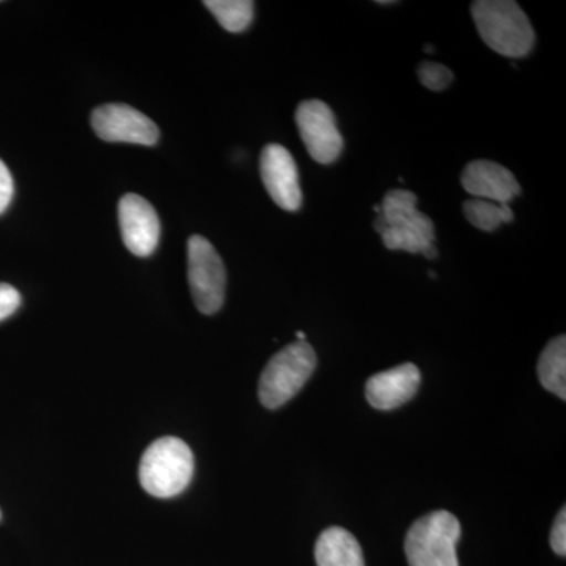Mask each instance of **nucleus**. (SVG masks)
<instances>
[{
    "instance_id": "obj_7",
    "label": "nucleus",
    "mask_w": 566,
    "mask_h": 566,
    "mask_svg": "<svg viewBox=\"0 0 566 566\" xmlns=\"http://www.w3.org/2000/svg\"><path fill=\"white\" fill-rule=\"evenodd\" d=\"M294 118L308 155L319 164L337 161L344 150V137L333 109L319 99H307L297 106Z\"/></svg>"
},
{
    "instance_id": "obj_10",
    "label": "nucleus",
    "mask_w": 566,
    "mask_h": 566,
    "mask_svg": "<svg viewBox=\"0 0 566 566\" xmlns=\"http://www.w3.org/2000/svg\"><path fill=\"white\" fill-rule=\"evenodd\" d=\"M123 243L137 256H148L158 248L161 223L158 212L144 197L126 193L118 203Z\"/></svg>"
},
{
    "instance_id": "obj_2",
    "label": "nucleus",
    "mask_w": 566,
    "mask_h": 566,
    "mask_svg": "<svg viewBox=\"0 0 566 566\" xmlns=\"http://www.w3.org/2000/svg\"><path fill=\"white\" fill-rule=\"evenodd\" d=\"M471 13L480 36L497 54L526 57L534 50V28L513 0H479L472 3Z\"/></svg>"
},
{
    "instance_id": "obj_5",
    "label": "nucleus",
    "mask_w": 566,
    "mask_h": 566,
    "mask_svg": "<svg viewBox=\"0 0 566 566\" xmlns=\"http://www.w3.org/2000/svg\"><path fill=\"white\" fill-rule=\"evenodd\" d=\"M316 363L314 348L307 342H294L271 357L259 382L264 408L277 409L289 403L312 378Z\"/></svg>"
},
{
    "instance_id": "obj_11",
    "label": "nucleus",
    "mask_w": 566,
    "mask_h": 566,
    "mask_svg": "<svg viewBox=\"0 0 566 566\" xmlns=\"http://www.w3.org/2000/svg\"><path fill=\"white\" fill-rule=\"evenodd\" d=\"M420 375L415 364L398 365L390 370L371 376L365 387L367 401L379 411H392L411 401L419 392Z\"/></svg>"
},
{
    "instance_id": "obj_21",
    "label": "nucleus",
    "mask_w": 566,
    "mask_h": 566,
    "mask_svg": "<svg viewBox=\"0 0 566 566\" xmlns=\"http://www.w3.org/2000/svg\"><path fill=\"white\" fill-rule=\"evenodd\" d=\"M297 342H305V335L303 331H300V333L296 334Z\"/></svg>"
},
{
    "instance_id": "obj_8",
    "label": "nucleus",
    "mask_w": 566,
    "mask_h": 566,
    "mask_svg": "<svg viewBox=\"0 0 566 566\" xmlns=\"http://www.w3.org/2000/svg\"><path fill=\"white\" fill-rule=\"evenodd\" d=\"M96 136L106 142L151 147L159 139V128L147 115L126 104H104L92 114Z\"/></svg>"
},
{
    "instance_id": "obj_16",
    "label": "nucleus",
    "mask_w": 566,
    "mask_h": 566,
    "mask_svg": "<svg viewBox=\"0 0 566 566\" xmlns=\"http://www.w3.org/2000/svg\"><path fill=\"white\" fill-rule=\"evenodd\" d=\"M205 7L226 31L240 33L251 25L255 3L251 0H207Z\"/></svg>"
},
{
    "instance_id": "obj_15",
    "label": "nucleus",
    "mask_w": 566,
    "mask_h": 566,
    "mask_svg": "<svg viewBox=\"0 0 566 566\" xmlns=\"http://www.w3.org/2000/svg\"><path fill=\"white\" fill-rule=\"evenodd\" d=\"M463 208L469 223L483 232H494L502 223H510L515 219L510 205L491 200L471 199L464 202Z\"/></svg>"
},
{
    "instance_id": "obj_9",
    "label": "nucleus",
    "mask_w": 566,
    "mask_h": 566,
    "mask_svg": "<svg viewBox=\"0 0 566 566\" xmlns=\"http://www.w3.org/2000/svg\"><path fill=\"white\" fill-rule=\"evenodd\" d=\"M260 172L264 188L282 210H300L303 192L292 153L279 144L266 145L260 158Z\"/></svg>"
},
{
    "instance_id": "obj_24",
    "label": "nucleus",
    "mask_w": 566,
    "mask_h": 566,
    "mask_svg": "<svg viewBox=\"0 0 566 566\" xmlns=\"http://www.w3.org/2000/svg\"><path fill=\"white\" fill-rule=\"evenodd\" d=\"M0 516H2V515H0Z\"/></svg>"
},
{
    "instance_id": "obj_22",
    "label": "nucleus",
    "mask_w": 566,
    "mask_h": 566,
    "mask_svg": "<svg viewBox=\"0 0 566 566\" xmlns=\"http://www.w3.org/2000/svg\"><path fill=\"white\" fill-rule=\"evenodd\" d=\"M434 48L433 46H430V44H427V46H424V52H434Z\"/></svg>"
},
{
    "instance_id": "obj_1",
    "label": "nucleus",
    "mask_w": 566,
    "mask_h": 566,
    "mask_svg": "<svg viewBox=\"0 0 566 566\" xmlns=\"http://www.w3.org/2000/svg\"><path fill=\"white\" fill-rule=\"evenodd\" d=\"M379 208L374 227L389 251L423 253L430 260L438 256L434 223L417 210L415 192L394 189L386 193Z\"/></svg>"
},
{
    "instance_id": "obj_4",
    "label": "nucleus",
    "mask_w": 566,
    "mask_h": 566,
    "mask_svg": "<svg viewBox=\"0 0 566 566\" xmlns=\"http://www.w3.org/2000/svg\"><path fill=\"white\" fill-rule=\"evenodd\" d=\"M460 538L461 524L455 515L446 510L428 513L406 535L409 566H460L457 556Z\"/></svg>"
},
{
    "instance_id": "obj_17",
    "label": "nucleus",
    "mask_w": 566,
    "mask_h": 566,
    "mask_svg": "<svg viewBox=\"0 0 566 566\" xmlns=\"http://www.w3.org/2000/svg\"><path fill=\"white\" fill-rule=\"evenodd\" d=\"M420 84L433 92L446 91L453 82V73L446 65L436 62H422L417 70Z\"/></svg>"
},
{
    "instance_id": "obj_20",
    "label": "nucleus",
    "mask_w": 566,
    "mask_h": 566,
    "mask_svg": "<svg viewBox=\"0 0 566 566\" xmlns=\"http://www.w3.org/2000/svg\"><path fill=\"white\" fill-rule=\"evenodd\" d=\"M13 192V178H11L9 167L0 159V214L9 208Z\"/></svg>"
},
{
    "instance_id": "obj_23",
    "label": "nucleus",
    "mask_w": 566,
    "mask_h": 566,
    "mask_svg": "<svg viewBox=\"0 0 566 566\" xmlns=\"http://www.w3.org/2000/svg\"><path fill=\"white\" fill-rule=\"evenodd\" d=\"M378 3H381V6H392L395 2H389V0H381V2Z\"/></svg>"
},
{
    "instance_id": "obj_14",
    "label": "nucleus",
    "mask_w": 566,
    "mask_h": 566,
    "mask_svg": "<svg viewBox=\"0 0 566 566\" xmlns=\"http://www.w3.org/2000/svg\"><path fill=\"white\" fill-rule=\"evenodd\" d=\"M538 378L546 390L566 400V337L558 335L543 349L539 356Z\"/></svg>"
},
{
    "instance_id": "obj_12",
    "label": "nucleus",
    "mask_w": 566,
    "mask_h": 566,
    "mask_svg": "<svg viewBox=\"0 0 566 566\" xmlns=\"http://www.w3.org/2000/svg\"><path fill=\"white\" fill-rule=\"evenodd\" d=\"M461 185L474 199L510 205L521 193L515 175L501 164L479 159L465 166Z\"/></svg>"
},
{
    "instance_id": "obj_18",
    "label": "nucleus",
    "mask_w": 566,
    "mask_h": 566,
    "mask_svg": "<svg viewBox=\"0 0 566 566\" xmlns=\"http://www.w3.org/2000/svg\"><path fill=\"white\" fill-rule=\"evenodd\" d=\"M21 294L10 283H0V322L9 318L20 308Z\"/></svg>"
},
{
    "instance_id": "obj_13",
    "label": "nucleus",
    "mask_w": 566,
    "mask_h": 566,
    "mask_svg": "<svg viewBox=\"0 0 566 566\" xmlns=\"http://www.w3.org/2000/svg\"><path fill=\"white\" fill-rule=\"evenodd\" d=\"M316 566H365L363 547L344 527H329L316 539Z\"/></svg>"
},
{
    "instance_id": "obj_3",
    "label": "nucleus",
    "mask_w": 566,
    "mask_h": 566,
    "mask_svg": "<svg viewBox=\"0 0 566 566\" xmlns=\"http://www.w3.org/2000/svg\"><path fill=\"white\" fill-rule=\"evenodd\" d=\"M192 475V450L174 436L153 442L142 455L140 485L155 497L169 499L182 493L191 483Z\"/></svg>"
},
{
    "instance_id": "obj_6",
    "label": "nucleus",
    "mask_w": 566,
    "mask_h": 566,
    "mask_svg": "<svg viewBox=\"0 0 566 566\" xmlns=\"http://www.w3.org/2000/svg\"><path fill=\"white\" fill-rule=\"evenodd\" d=\"M188 277L197 308L203 315L218 314L226 301V266L210 241L200 234L188 241Z\"/></svg>"
},
{
    "instance_id": "obj_19",
    "label": "nucleus",
    "mask_w": 566,
    "mask_h": 566,
    "mask_svg": "<svg viewBox=\"0 0 566 566\" xmlns=\"http://www.w3.org/2000/svg\"><path fill=\"white\" fill-rule=\"evenodd\" d=\"M551 546H553L554 553L557 556H566V510H560L557 513L554 526L551 528Z\"/></svg>"
}]
</instances>
